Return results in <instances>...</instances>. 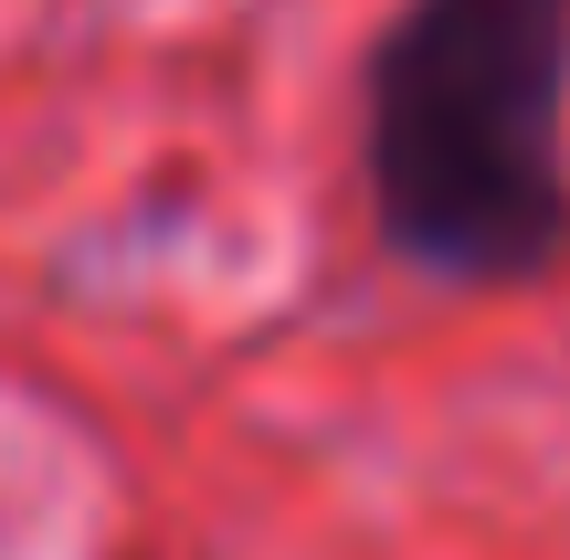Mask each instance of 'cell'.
<instances>
[{
	"instance_id": "6da1fadb",
	"label": "cell",
	"mask_w": 570,
	"mask_h": 560,
	"mask_svg": "<svg viewBox=\"0 0 570 560\" xmlns=\"http://www.w3.org/2000/svg\"><path fill=\"white\" fill-rule=\"evenodd\" d=\"M360 180L391 265L539 286L570 254V0H402L360 63Z\"/></svg>"
}]
</instances>
